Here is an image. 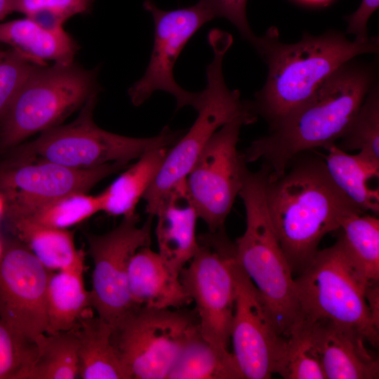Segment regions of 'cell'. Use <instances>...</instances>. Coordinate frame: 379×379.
Masks as SVG:
<instances>
[{"label":"cell","mask_w":379,"mask_h":379,"mask_svg":"<svg viewBox=\"0 0 379 379\" xmlns=\"http://www.w3.org/2000/svg\"><path fill=\"white\" fill-rule=\"evenodd\" d=\"M35 344V356L24 379L79 378L78 340L73 329L41 334Z\"/></svg>","instance_id":"29"},{"label":"cell","mask_w":379,"mask_h":379,"mask_svg":"<svg viewBox=\"0 0 379 379\" xmlns=\"http://www.w3.org/2000/svg\"><path fill=\"white\" fill-rule=\"evenodd\" d=\"M265 196L279 245L293 272H301L321 239L348 215L362 212L335 185L319 152L295 156L284 172L268 175Z\"/></svg>","instance_id":"1"},{"label":"cell","mask_w":379,"mask_h":379,"mask_svg":"<svg viewBox=\"0 0 379 379\" xmlns=\"http://www.w3.org/2000/svg\"><path fill=\"white\" fill-rule=\"evenodd\" d=\"M143 8L151 13L154 24V45L144 75L128 90L134 106H140L156 91L167 92L176 100V110L191 106L196 111L202 93L190 92L174 79L175 63L191 37L205 23L215 18L201 0L195 4L172 11L160 9L152 0H145Z\"/></svg>","instance_id":"12"},{"label":"cell","mask_w":379,"mask_h":379,"mask_svg":"<svg viewBox=\"0 0 379 379\" xmlns=\"http://www.w3.org/2000/svg\"><path fill=\"white\" fill-rule=\"evenodd\" d=\"M128 288L136 306L178 309L192 302L180 276L149 246L140 248L131 258Z\"/></svg>","instance_id":"19"},{"label":"cell","mask_w":379,"mask_h":379,"mask_svg":"<svg viewBox=\"0 0 379 379\" xmlns=\"http://www.w3.org/2000/svg\"><path fill=\"white\" fill-rule=\"evenodd\" d=\"M379 0H362L358 9L346 18V33L355 36V40L365 41L369 39L367 22L371 15L378 8Z\"/></svg>","instance_id":"36"},{"label":"cell","mask_w":379,"mask_h":379,"mask_svg":"<svg viewBox=\"0 0 379 379\" xmlns=\"http://www.w3.org/2000/svg\"><path fill=\"white\" fill-rule=\"evenodd\" d=\"M18 239L48 270L59 271L70 265L79 249L74 232L36 225L25 220H8Z\"/></svg>","instance_id":"28"},{"label":"cell","mask_w":379,"mask_h":379,"mask_svg":"<svg viewBox=\"0 0 379 379\" xmlns=\"http://www.w3.org/2000/svg\"><path fill=\"white\" fill-rule=\"evenodd\" d=\"M248 124L239 118L217 130L185 178L199 218L210 232L224 229L248 169L243 152L237 149L240 129Z\"/></svg>","instance_id":"11"},{"label":"cell","mask_w":379,"mask_h":379,"mask_svg":"<svg viewBox=\"0 0 379 379\" xmlns=\"http://www.w3.org/2000/svg\"><path fill=\"white\" fill-rule=\"evenodd\" d=\"M269 168L248 169L239 196L246 212V229L234 242L236 259L255 286L271 314L277 333L286 337L301 319L291 266L273 228L265 196Z\"/></svg>","instance_id":"4"},{"label":"cell","mask_w":379,"mask_h":379,"mask_svg":"<svg viewBox=\"0 0 379 379\" xmlns=\"http://www.w3.org/2000/svg\"><path fill=\"white\" fill-rule=\"evenodd\" d=\"M208 39L213 58L206 67L207 82L201 91L198 116L190 130L169 148L157 175L142 197L149 215L155 216L166 194L186 178L217 130L239 118L247 120L250 124L257 120L251 102L241 100L238 90L229 89L224 79L222 62L232 44V35L220 29H213Z\"/></svg>","instance_id":"5"},{"label":"cell","mask_w":379,"mask_h":379,"mask_svg":"<svg viewBox=\"0 0 379 379\" xmlns=\"http://www.w3.org/2000/svg\"><path fill=\"white\" fill-rule=\"evenodd\" d=\"M112 327V341L131 379H165L200 333L195 310L136 306Z\"/></svg>","instance_id":"9"},{"label":"cell","mask_w":379,"mask_h":379,"mask_svg":"<svg viewBox=\"0 0 379 379\" xmlns=\"http://www.w3.org/2000/svg\"><path fill=\"white\" fill-rule=\"evenodd\" d=\"M354 59L338 67L269 133L253 140L243 152L246 161L261 159L270 175L278 176L298 154L336 144L375 84V66Z\"/></svg>","instance_id":"2"},{"label":"cell","mask_w":379,"mask_h":379,"mask_svg":"<svg viewBox=\"0 0 379 379\" xmlns=\"http://www.w3.org/2000/svg\"><path fill=\"white\" fill-rule=\"evenodd\" d=\"M170 147H158L147 150L98 194L101 211L113 216L134 215L138 201L152 183Z\"/></svg>","instance_id":"24"},{"label":"cell","mask_w":379,"mask_h":379,"mask_svg":"<svg viewBox=\"0 0 379 379\" xmlns=\"http://www.w3.org/2000/svg\"><path fill=\"white\" fill-rule=\"evenodd\" d=\"M326 379H376L379 361L357 331L326 319H300Z\"/></svg>","instance_id":"17"},{"label":"cell","mask_w":379,"mask_h":379,"mask_svg":"<svg viewBox=\"0 0 379 379\" xmlns=\"http://www.w3.org/2000/svg\"><path fill=\"white\" fill-rule=\"evenodd\" d=\"M35 352V341L20 336L0 321V379H24Z\"/></svg>","instance_id":"33"},{"label":"cell","mask_w":379,"mask_h":379,"mask_svg":"<svg viewBox=\"0 0 379 379\" xmlns=\"http://www.w3.org/2000/svg\"><path fill=\"white\" fill-rule=\"evenodd\" d=\"M232 269L236 298L230 332L232 354L243 378H270L284 338L277 333L265 300L236 257Z\"/></svg>","instance_id":"15"},{"label":"cell","mask_w":379,"mask_h":379,"mask_svg":"<svg viewBox=\"0 0 379 379\" xmlns=\"http://www.w3.org/2000/svg\"><path fill=\"white\" fill-rule=\"evenodd\" d=\"M52 272L18 239L0 253V321L34 342L47 333V288Z\"/></svg>","instance_id":"14"},{"label":"cell","mask_w":379,"mask_h":379,"mask_svg":"<svg viewBox=\"0 0 379 379\" xmlns=\"http://www.w3.org/2000/svg\"><path fill=\"white\" fill-rule=\"evenodd\" d=\"M212 10L215 18L229 20L241 37L255 47L259 40L250 27L246 16L247 0H201Z\"/></svg>","instance_id":"35"},{"label":"cell","mask_w":379,"mask_h":379,"mask_svg":"<svg viewBox=\"0 0 379 379\" xmlns=\"http://www.w3.org/2000/svg\"><path fill=\"white\" fill-rule=\"evenodd\" d=\"M98 72L74 62L36 65L0 122V152L59 125L99 93Z\"/></svg>","instance_id":"6"},{"label":"cell","mask_w":379,"mask_h":379,"mask_svg":"<svg viewBox=\"0 0 379 379\" xmlns=\"http://www.w3.org/2000/svg\"><path fill=\"white\" fill-rule=\"evenodd\" d=\"M98 95L86 100L72 122L44 131L23 147L22 158L48 161L75 169H93L112 163L128 164L149 149L173 146L185 133L168 126L151 138H132L107 131L93 119Z\"/></svg>","instance_id":"8"},{"label":"cell","mask_w":379,"mask_h":379,"mask_svg":"<svg viewBox=\"0 0 379 379\" xmlns=\"http://www.w3.org/2000/svg\"><path fill=\"white\" fill-rule=\"evenodd\" d=\"M85 253L79 249L68 267L53 272L47 288V333L69 331L91 311V293L84 284Z\"/></svg>","instance_id":"20"},{"label":"cell","mask_w":379,"mask_h":379,"mask_svg":"<svg viewBox=\"0 0 379 379\" xmlns=\"http://www.w3.org/2000/svg\"><path fill=\"white\" fill-rule=\"evenodd\" d=\"M127 166L112 163L93 169H75L48 161L18 158L0 166V194L5 209L35 205L74 193H87Z\"/></svg>","instance_id":"16"},{"label":"cell","mask_w":379,"mask_h":379,"mask_svg":"<svg viewBox=\"0 0 379 379\" xmlns=\"http://www.w3.org/2000/svg\"><path fill=\"white\" fill-rule=\"evenodd\" d=\"M168 379H243L229 350H220L199 333L185 346Z\"/></svg>","instance_id":"26"},{"label":"cell","mask_w":379,"mask_h":379,"mask_svg":"<svg viewBox=\"0 0 379 379\" xmlns=\"http://www.w3.org/2000/svg\"><path fill=\"white\" fill-rule=\"evenodd\" d=\"M338 237L352 265L368 284L379 282V220L354 213L341 222Z\"/></svg>","instance_id":"25"},{"label":"cell","mask_w":379,"mask_h":379,"mask_svg":"<svg viewBox=\"0 0 379 379\" xmlns=\"http://www.w3.org/2000/svg\"><path fill=\"white\" fill-rule=\"evenodd\" d=\"M307 2L310 3H314V4H321L325 1H327L328 0H302Z\"/></svg>","instance_id":"38"},{"label":"cell","mask_w":379,"mask_h":379,"mask_svg":"<svg viewBox=\"0 0 379 379\" xmlns=\"http://www.w3.org/2000/svg\"><path fill=\"white\" fill-rule=\"evenodd\" d=\"M321 154L328 172L340 190L362 211L379 213V190L368 182L379 176V160L364 152L351 154L335 144Z\"/></svg>","instance_id":"23"},{"label":"cell","mask_w":379,"mask_h":379,"mask_svg":"<svg viewBox=\"0 0 379 379\" xmlns=\"http://www.w3.org/2000/svg\"><path fill=\"white\" fill-rule=\"evenodd\" d=\"M197 240V251L180 279L195 302L201 336L215 347L229 350L236 298L234 243L224 229L201 234Z\"/></svg>","instance_id":"10"},{"label":"cell","mask_w":379,"mask_h":379,"mask_svg":"<svg viewBox=\"0 0 379 379\" xmlns=\"http://www.w3.org/2000/svg\"><path fill=\"white\" fill-rule=\"evenodd\" d=\"M95 0H16L15 12L50 30L63 29L76 15L89 13Z\"/></svg>","instance_id":"32"},{"label":"cell","mask_w":379,"mask_h":379,"mask_svg":"<svg viewBox=\"0 0 379 379\" xmlns=\"http://www.w3.org/2000/svg\"><path fill=\"white\" fill-rule=\"evenodd\" d=\"M274 373L285 379H326L320 359L301 320L284 338Z\"/></svg>","instance_id":"30"},{"label":"cell","mask_w":379,"mask_h":379,"mask_svg":"<svg viewBox=\"0 0 379 379\" xmlns=\"http://www.w3.org/2000/svg\"><path fill=\"white\" fill-rule=\"evenodd\" d=\"M36 65L13 48L0 49V122Z\"/></svg>","instance_id":"34"},{"label":"cell","mask_w":379,"mask_h":379,"mask_svg":"<svg viewBox=\"0 0 379 379\" xmlns=\"http://www.w3.org/2000/svg\"><path fill=\"white\" fill-rule=\"evenodd\" d=\"M153 216L141 226L138 214L123 217L120 224L102 234L86 235L88 254L93 263L92 309L112 326L136 307L128 288L131 258L140 248L149 246Z\"/></svg>","instance_id":"13"},{"label":"cell","mask_w":379,"mask_h":379,"mask_svg":"<svg viewBox=\"0 0 379 379\" xmlns=\"http://www.w3.org/2000/svg\"><path fill=\"white\" fill-rule=\"evenodd\" d=\"M16 0H0V22L15 12Z\"/></svg>","instance_id":"37"},{"label":"cell","mask_w":379,"mask_h":379,"mask_svg":"<svg viewBox=\"0 0 379 379\" xmlns=\"http://www.w3.org/2000/svg\"><path fill=\"white\" fill-rule=\"evenodd\" d=\"M73 330L78 340L79 378L131 379L112 341L111 325L90 311Z\"/></svg>","instance_id":"22"},{"label":"cell","mask_w":379,"mask_h":379,"mask_svg":"<svg viewBox=\"0 0 379 379\" xmlns=\"http://www.w3.org/2000/svg\"><path fill=\"white\" fill-rule=\"evenodd\" d=\"M101 211L98 195L74 193L35 205L5 209L8 220L22 219L57 229H68Z\"/></svg>","instance_id":"27"},{"label":"cell","mask_w":379,"mask_h":379,"mask_svg":"<svg viewBox=\"0 0 379 379\" xmlns=\"http://www.w3.org/2000/svg\"><path fill=\"white\" fill-rule=\"evenodd\" d=\"M345 152L359 150L379 160V88L370 89L350 126L335 144Z\"/></svg>","instance_id":"31"},{"label":"cell","mask_w":379,"mask_h":379,"mask_svg":"<svg viewBox=\"0 0 379 379\" xmlns=\"http://www.w3.org/2000/svg\"><path fill=\"white\" fill-rule=\"evenodd\" d=\"M279 36L277 28L270 27L254 48L266 62L268 74L251 104L270 130L304 103L342 65L379 50L378 36L350 41L334 30L318 36L305 32L294 44L283 43Z\"/></svg>","instance_id":"3"},{"label":"cell","mask_w":379,"mask_h":379,"mask_svg":"<svg viewBox=\"0 0 379 379\" xmlns=\"http://www.w3.org/2000/svg\"><path fill=\"white\" fill-rule=\"evenodd\" d=\"M155 216L159 254L180 276L196 254L199 244L196 226L199 215L189 194L185 179L178 182L161 201Z\"/></svg>","instance_id":"18"},{"label":"cell","mask_w":379,"mask_h":379,"mask_svg":"<svg viewBox=\"0 0 379 379\" xmlns=\"http://www.w3.org/2000/svg\"><path fill=\"white\" fill-rule=\"evenodd\" d=\"M0 44H6L36 64L74 62L78 46L65 31L50 30L25 18L0 22Z\"/></svg>","instance_id":"21"},{"label":"cell","mask_w":379,"mask_h":379,"mask_svg":"<svg viewBox=\"0 0 379 379\" xmlns=\"http://www.w3.org/2000/svg\"><path fill=\"white\" fill-rule=\"evenodd\" d=\"M294 281L301 319L331 321L357 331L378 347L379 322L366 299L371 285L352 265L339 239L319 250Z\"/></svg>","instance_id":"7"}]
</instances>
